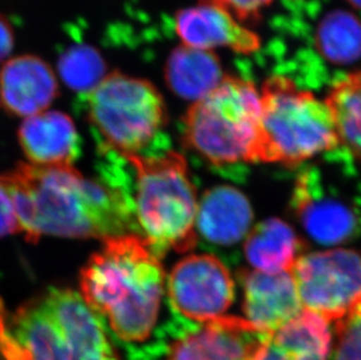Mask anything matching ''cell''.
Returning <instances> with one entry per match:
<instances>
[{"mask_svg":"<svg viewBox=\"0 0 361 360\" xmlns=\"http://www.w3.org/2000/svg\"><path fill=\"white\" fill-rule=\"evenodd\" d=\"M218 56L211 51L180 44L169 55L165 81L181 99L198 101L214 90L225 78Z\"/></svg>","mask_w":361,"mask_h":360,"instance_id":"cell-19","label":"cell"},{"mask_svg":"<svg viewBox=\"0 0 361 360\" xmlns=\"http://www.w3.org/2000/svg\"><path fill=\"white\" fill-rule=\"evenodd\" d=\"M235 296L228 269L213 255H190L174 265L167 280V297L176 317L206 323L225 315Z\"/></svg>","mask_w":361,"mask_h":360,"instance_id":"cell-9","label":"cell"},{"mask_svg":"<svg viewBox=\"0 0 361 360\" xmlns=\"http://www.w3.org/2000/svg\"><path fill=\"white\" fill-rule=\"evenodd\" d=\"M293 200L304 229L322 245H339L359 232L357 213L341 199L324 193L316 171L300 174Z\"/></svg>","mask_w":361,"mask_h":360,"instance_id":"cell-11","label":"cell"},{"mask_svg":"<svg viewBox=\"0 0 361 360\" xmlns=\"http://www.w3.org/2000/svg\"><path fill=\"white\" fill-rule=\"evenodd\" d=\"M300 249L296 233L281 219H267L256 224L245 242V258L262 272H291Z\"/></svg>","mask_w":361,"mask_h":360,"instance_id":"cell-20","label":"cell"},{"mask_svg":"<svg viewBox=\"0 0 361 360\" xmlns=\"http://www.w3.org/2000/svg\"><path fill=\"white\" fill-rule=\"evenodd\" d=\"M252 220V206L245 194L234 187L218 186L201 198L195 224L208 241L231 246L248 233Z\"/></svg>","mask_w":361,"mask_h":360,"instance_id":"cell-17","label":"cell"},{"mask_svg":"<svg viewBox=\"0 0 361 360\" xmlns=\"http://www.w3.org/2000/svg\"><path fill=\"white\" fill-rule=\"evenodd\" d=\"M106 69L102 55L88 44L68 48L59 60V73L66 85L85 94L106 78Z\"/></svg>","mask_w":361,"mask_h":360,"instance_id":"cell-22","label":"cell"},{"mask_svg":"<svg viewBox=\"0 0 361 360\" xmlns=\"http://www.w3.org/2000/svg\"><path fill=\"white\" fill-rule=\"evenodd\" d=\"M240 279L245 320L261 332L273 335L304 310L291 272L245 270Z\"/></svg>","mask_w":361,"mask_h":360,"instance_id":"cell-12","label":"cell"},{"mask_svg":"<svg viewBox=\"0 0 361 360\" xmlns=\"http://www.w3.org/2000/svg\"><path fill=\"white\" fill-rule=\"evenodd\" d=\"M259 97L257 162L293 167L341 145L326 102L289 78H268Z\"/></svg>","mask_w":361,"mask_h":360,"instance_id":"cell-4","label":"cell"},{"mask_svg":"<svg viewBox=\"0 0 361 360\" xmlns=\"http://www.w3.org/2000/svg\"><path fill=\"white\" fill-rule=\"evenodd\" d=\"M329 101L345 119L361 126V71L337 82L331 89Z\"/></svg>","mask_w":361,"mask_h":360,"instance_id":"cell-23","label":"cell"},{"mask_svg":"<svg viewBox=\"0 0 361 360\" xmlns=\"http://www.w3.org/2000/svg\"><path fill=\"white\" fill-rule=\"evenodd\" d=\"M3 178L28 241L38 242L42 235L103 240L140 235L124 198L73 167L20 163Z\"/></svg>","mask_w":361,"mask_h":360,"instance_id":"cell-1","label":"cell"},{"mask_svg":"<svg viewBox=\"0 0 361 360\" xmlns=\"http://www.w3.org/2000/svg\"><path fill=\"white\" fill-rule=\"evenodd\" d=\"M14 46V30L5 16L0 14V62L11 54Z\"/></svg>","mask_w":361,"mask_h":360,"instance_id":"cell-27","label":"cell"},{"mask_svg":"<svg viewBox=\"0 0 361 360\" xmlns=\"http://www.w3.org/2000/svg\"><path fill=\"white\" fill-rule=\"evenodd\" d=\"M85 114L97 149L149 156L166 151L161 140L166 122L163 96L154 85L121 72L106 74L85 94Z\"/></svg>","mask_w":361,"mask_h":360,"instance_id":"cell-6","label":"cell"},{"mask_svg":"<svg viewBox=\"0 0 361 360\" xmlns=\"http://www.w3.org/2000/svg\"><path fill=\"white\" fill-rule=\"evenodd\" d=\"M271 3L273 0H199V4L225 11L239 23L259 21L262 11Z\"/></svg>","mask_w":361,"mask_h":360,"instance_id":"cell-25","label":"cell"},{"mask_svg":"<svg viewBox=\"0 0 361 360\" xmlns=\"http://www.w3.org/2000/svg\"><path fill=\"white\" fill-rule=\"evenodd\" d=\"M334 360H361V308L336 322Z\"/></svg>","mask_w":361,"mask_h":360,"instance_id":"cell-24","label":"cell"},{"mask_svg":"<svg viewBox=\"0 0 361 360\" xmlns=\"http://www.w3.org/2000/svg\"><path fill=\"white\" fill-rule=\"evenodd\" d=\"M329 324L317 313L303 310L270 335L256 360H329L332 342Z\"/></svg>","mask_w":361,"mask_h":360,"instance_id":"cell-18","label":"cell"},{"mask_svg":"<svg viewBox=\"0 0 361 360\" xmlns=\"http://www.w3.org/2000/svg\"><path fill=\"white\" fill-rule=\"evenodd\" d=\"M261 97L255 85L226 75L221 83L195 101L184 117L188 148L216 167L257 162Z\"/></svg>","mask_w":361,"mask_h":360,"instance_id":"cell-5","label":"cell"},{"mask_svg":"<svg viewBox=\"0 0 361 360\" xmlns=\"http://www.w3.org/2000/svg\"><path fill=\"white\" fill-rule=\"evenodd\" d=\"M59 95L56 75L37 55L24 54L4 62L0 68V109L31 117L46 112Z\"/></svg>","mask_w":361,"mask_h":360,"instance_id":"cell-14","label":"cell"},{"mask_svg":"<svg viewBox=\"0 0 361 360\" xmlns=\"http://www.w3.org/2000/svg\"><path fill=\"white\" fill-rule=\"evenodd\" d=\"M291 272L303 309L329 323L361 308V253L336 248L300 255Z\"/></svg>","mask_w":361,"mask_h":360,"instance_id":"cell-8","label":"cell"},{"mask_svg":"<svg viewBox=\"0 0 361 360\" xmlns=\"http://www.w3.org/2000/svg\"><path fill=\"white\" fill-rule=\"evenodd\" d=\"M0 360H72L68 338L42 299L12 311L0 299Z\"/></svg>","mask_w":361,"mask_h":360,"instance_id":"cell-10","label":"cell"},{"mask_svg":"<svg viewBox=\"0 0 361 360\" xmlns=\"http://www.w3.org/2000/svg\"><path fill=\"white\" fill-rule=\"evenodd\" d=\"M316 47L324 58L348 65L361 58V23L346 11H332L322 19L316 32Z\"/></svg>","mask_w":361,"mask_h":360,"instance_id":"cell-21","label":"cell"},{"mask_svg":"<svg viewBox=\"0 0 361 360\" xmlns=\"http://www.w3.org/2000/svg\"><path fill=\"white\" fill-rule=\"evenodd\" d=\"M269 337L240 317L200 324L176 317L147 354L151 360H256Z\"/></svg>","mask_w":361,"mask_h":360,"instance_id":"cell-7","label":"cell"},{"mask_svg":"<svg viewBox=\"0 0 361 360\" xmlns=\"http://www.w3.org/2000/svg\"><path fill=\"white\" fill-rule=\"evenodd\" d=\"M18 138L28 160L38 167H73L81 156L75 124L61 112H44L25 119Z\"/></svg>","mask_w":361,"mask_h":360,"instance_id":"cell-16","label":"cell"},{"mask_svg":"<svg viewBox=\"0 0 361 360\" xmlns=\"http://www.w3.org/2000/svg\"><path fill=\"white\" fill-rule=\"evenodd\" d=\"M352 6H355L357 10L361 11V0H348Z\"/></svg>","mask_w":361,"mask_h":360,"instance_id":"cell-28","label":"cell"},{"mask_svg":"<svg viewBox=\"0 0 361 360\" xmlns=\"http://www.w3.org/2000/svg\"><path fill=\"white\" fill-rule=\"evenodd\" d=\"M20 232V224L18 220L10 190L4 181L3 174H0V238Z\"/></svg>","mask_w":361,"mask_h":360,"instance_id":"cell-26","label":"cell"},{"mask_svg":"<svg viewBox=\"0 0 361 360\" xmlns=\"http://www.w3.org/2000/svg\"><path fill=\"white\" fill-rule=\"evenodd\" d=\"M176 32L183 44L204 51L228 47L240 54H250L261 46L259 35L231 14L204 4L179 11L176 14Z\"/></svg>","mask_w":361,"mask_h":360,"instance_id":"cell-15","label":"cell"},{"mask_svg":"<svg viewBox=\"0 0 361 360\" xmlns=\"http://www.w3.org/2000/svg\"><path fill=\"white\" fill-rule=\"evenodd\" d=\"M164 284L161 258L137 234L103 240L80 275L87 306L117 340L130 345L143 343L154 331Z\"/></svg>","mask_w":361,"mask_h":360,"instance_id":"cell-2","label":"cell"},{"mask_svg":"<svg viewBox=\"0 0 361 360\" xmlns=\"http://www.w3.org/2000/svg\"><path fill=\"white\" fill-rule=\"evenodd\" d=\"M41 299L65 331L72 360H120L109 330L78 292L51 288Z\"/></svg>","mask_w":361,"mask_h":360,"instance_id":"cell-13","label":"cell"},{"mask_svg":"<svg viewBox=\"0 0 361 360\" xmlns=\"http://www.w3.org/2000/svg\"><path fill=\"white\" fill-rule=\"evenodd\" d=\"M123 156L128 162L124 197L140 236L159 258L167 251H191L197 244L198 200L184 157L171 150Z\"/></svg>","mask_w":361,"mask_h":360,"instance_id":"cell-3","label":"cell"}]
</instances>
